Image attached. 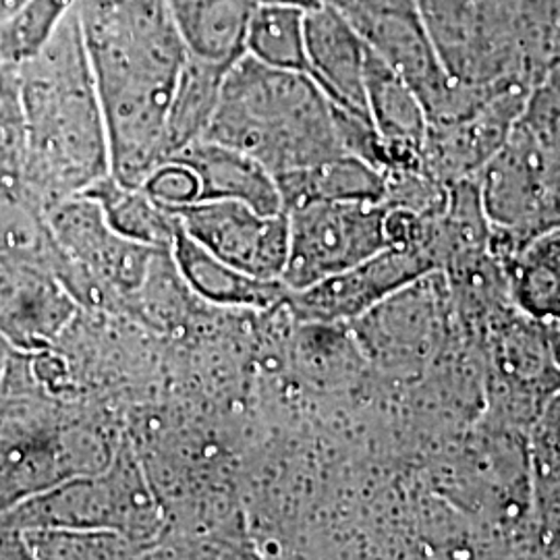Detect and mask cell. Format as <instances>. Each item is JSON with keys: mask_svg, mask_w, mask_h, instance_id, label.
<instances>
[{"mask_svg": "<svg viewBox=\"0 0 560 560\" xmlns=\"http://www.w3.org/2000/svg\"><path fill=\"white\" fill-rule=\"evenodd\" d=\"M108 138L110 175L141 187L166 161V122L187 48L168 0H78Z\"/></svg>", "mask_w": 560, "mask_h": 560, "instance_id": "6da1fadb", "label": "cell"}, {"mask_svg": "<svg viewBox=\"0 0 560 560\" xmlns=\"http://www.w3.org/2000/svg\"><path fill=\"white\" fill-rule=\"evenodd\" d=\"M25 159L21 191L46 212L110 175L101 101L75 9L20 62Z\"/></svg>", "mask_w": 560, "mask_h": 560, "instance_id": "7a4b0ae2", "label": "cell"}, {"mask_svg": "<svg viewBox=\"0 0 560 560\" xmlns=\"http://www.w3.org/2000/svg\"><path fill=\"white\" fill-rule=\"evenodd\" d=\"M203 140L249 154L272 177L349 154L320 85L249 55L229 67Z\"/></svg>", "mask_w": 560, "mask_h": 560, "instance_id": "3957f363", "label": "cell"}, {"mask_svg": "<svg viewBox=\"0 0 560 560\" xmlns=\"http://www.w3.org/2000/svg\"><path fill=\"white\" fill-rule=\"evenodd\" d=\"M44 217L62 260V280L80 303L106 295L110 301L133 300L150 282L162 254L171 252L117 233L88 194L52 203Z\"/></svg>", "mask_w": 560, "mask_h": 560, "instance_id": "277c9868", "label": "cell"}, {"mask_svg": "<svg viewBox=\"0 0 560 560\" xmlns=\"http://www.w3.org/2000/svg\"><path fill=\"white\" fill-rule=\"evenodd\" d=\"M13 529H102L129 540L148 538L159 527V511L140 467L125 448L98 474L73 476L30 497L2 520Z\"/></svg>", "mask_w": 560, "mask_h": 560, "instance_id": "5b68a950", "label": "cell"}, {"mask_svg": "<svg viewBox=\"0 0 560 560\" xmlns=\"http://www.w3.org/2000/svg\"><path fill=\"white\" fill-rule=\"evenodd\" d=\"M48 400L0 393V520L42 490L90 469V446Z\"/></svg>", "mask_w": 560, "mask_h": 560, "instance_id": "8992f818", "label": "cell"}, {"mask_svg": "<svg viewBox=\"0 0 560 560\" xmlns=\"http://www.w3.org/2000/svg\"><path fill=\"white\" fill-rule=\"evenodd\" d=\"M386 210L384 201H310L289 210L284 287L307 289L388 247Z\"/></svg>", "mask_w": 560, "mask_h": 560, "instance_id": "52a82bcc", "label": "cell"}, {"mask_svg": "<svg viewBox=\"0 0 560 560\" xmlns=\"http://www.w3.org/2000/svg\"><path fill=\"white\" fill-rule=\"evenodd\" d=\"M180 229L219 260L249 277L280 280L289 256L287 212L261 214L235 200L168 206Z\"/></svg>", "mask_w": 560, "mask_h": 560, "instance_id": "ba28073f", "label": "cell"}, {"mask_svg": "<svg viewBox=\"0 0 560 560\" xmlns=\"http://www.w3.org/2000/svg\"><path fill=\"white\" fill-rule=\"evenodd\" d=\"M439 270L421 245H388L358 266L318 280L307 289L289 291L291 312L312 324L360 320L382 301L411 282Z\"/></svg>", "mask_w": 560, "mask_h": 560, "instance_id": "9c48e42d", "label": "cell"}, {"mask_svg": "<svg viewBox=\"0 0 560 560\" xmlns=\"http://www.w3.org/2000/svg\"><path fill=\"white\" fill-rule=\"evenodd\" d=\"M492 386L494 413L511 425H529L560 390V372L555 365L541 322L511 310L492 314Z\"/></svg>", "mask_w": 560, "mask_h": 560, "instance_id": "30bf717a", "label": "cell"}, {"mask_svg": "<svg viewBox=\"0 0 560 560\" xmlns=\"http://www.w3.org/2000/svg\"><path fill=\"white\" fill-rule=\"evenodd\" d=\"M78 305L48 261L0 254V339L13 351H50L75 318Z\"/></svg>", "mask_w": 560, "mask_h": 560, "instance_id": "8fae6325", "label": "cell"}, {"mask_svg": "<svg viewBox=\"0 0 560 560\" xmlns=\"http://www.w3.org/2000/svg\"><path fill=\"white\" fill-rule=\"evenodd\" d=\"M534 85H513L459 119L428 122L423 171L442 183L476 179L509 140Z\"/></svg>", "mask_w": 560, "mask_h": 560, "instance_id": "7c38bea8", "label": "cell"}, {"mask_svg": "<svg viewBox=\"0 0 560 560\" xmlns=\"http://www.w3.org/2000/svg\"><path fill=\"white\" fill-rule=\"evenodd\" d=\"M305 48L310 78L320 85L328 101L370 119L365 104L368 44L335 4L324 2L305 11Z\"/></svg>", "mask_w": 560, "mask_h": 560, "instance_id": "4fadbf2b", "label": "cell"}, {"mask_svg": "<svg viewBox=\"0 0 560 560\" xmlns=\"http://www.w3.org/2000/svg\"><path fill=\"white\" fill-rule=\"evenodd\" d=\"M191 168L198 179V200L243 201L261 214L282 212L279 185L249 154L212 140H198L173 159Z\"/></svg>", "mask_w": 560, "mask_h": 560, "instance_id": "5bb4252c", "label": "cell"}, {"mask_svg": "<svg viewBox=\"0 0 560 560\" xmlns=\"http://www.w3.org/2000/svg\"><path fill=\"white\" fill-rule=\"evenodd\" d=\"M171 254L180 279L185 280L201 300L217 305L254 307L264 310L284 303L289 289L282 280H261L249 277L233 266L219 260L200 243L191 240L183 229H177Z\"/></svg>", "mask_w": 560, "mask_h": 560, "instance_id": "9a60e30c", "label": "cell"}, {"mask_svg": "<svg viewBox=\"0 0 560 560\" xmlns=\"http://www.w3.org/2000/svg\"><path fill=\"white\" fill-rule=\"evenodd\" d=\"M187 52L231 67L245 55L256 0H168Z\"/></svg>", "mask_w": 560, "mask_h": 560, "instance_id": "2e32d148", "label": "cell"}, {"mask_svg": "<svg viewBox=\"0 0 560 560\" xmlns=\"http://www.w3.org/2000/svg\"><path fill=\"white\" fill-rule=\"evenodd\" d=\"M275 180L284 212L310 201L386 200L384 175L355 154H340L316 166L279 175Z\"/></svg>", "mask_w": 560, "mask_h": 560, "instance_id": "e0dca14e", "label": "cell"}, {"mask_svg": "<svg viewBox=\"0 0 560 560\" xmlns=\"http://www.w3.org/2000/svg\"><path fill=\"white\" fill-rule=\"evenodd\" d=\"M509 298L521 314L560 322V226L525 241L504 261Z\"/></svg>", "mask_w": 560, "mask_h": 560, "instance_id": "ac0fdd59", "label": "cell"}, {"mask_svg": "<svg viewBox=\"0 0 560 560\" xmlns=\"http://www.w3.org/2000/svg\"><path fill=\"white\" fill-rule=\"evenodd\" d=\"M229 67L187 55L166 122V161L194 141L203 140L221 98ZM164 161V162H166Z\"/></svg>", "mask_w": 560, "mask_h": 560, "instance_id": "d6986e66", "label": "cell"}, {"mask_svg": "<svg viewBox=\"0 0 560 560\" xmlns=\"http://www.w3.org/2000/svg\"><path fill=\"white\" fill-rule=\"evenodd\" d=\"M81 194L101 203L106 221L120 235L171 249L179 219L168 206L148 196L141 187H125L108 175Z\"/></svg>", "mask_w": 560, "mask_h": 560, "instance_id": "ffe728a7", "label": "cell"}, {"mask_svg": "<svg viewBox=\"0 0 560 560\" xmlns=\"http://www.w3.org/2000/svg\"><path fill=\"white\" fill-rule=\"evenodd\" d=\"M245 55L268 67L310 75L305 48V11L289 4L258 2L249 21Z\"/></svg>", "mask_w": 560, "mask_h": 560, "instance_id": "44dd1931", "label": "cell"}, {"mask_svg": "<svg viewBox=\"0 0 560 560\" xmlns=\"http://www.w3.org/2000/svg\"><path fill=\"white\" fill-rule=\"evenodd\" d=\"M30 559H122L138 548L117 532L102 529H25Z\"/></svg>", "mask_w": 560, "mask_h": 560, "instance_id": "7402d4cb", "label": "cell"}, {"mask_svg": "<svg viewBox=\"0 0 560 560\" xmlns=\"http://www.w3.org/2000/svg\"><path fill=\"white\" fill-rule=\"evenodd\" d=\"M75 4L78 0H27L0 36V60L20 65L34 57Z\"/></svg>", "mask_w": 560, "mask_h": 560, "instance_id": "603a6c76", "label": "cell"}, {"mask_svg": "<svg viewBox=\"0 0 560 560\" xmlns=\"http://www.w3.org/2000/svg\"><path fill=\"white\" fill-rule=\"evenodd\" d=\"M25 125L21 108L20 65L0 60V189H21Z\"/></svg>", "mask_w": 560, "mask_h": 560, "instance_id": "cb8c5ba5", "label": "cell"}, {"mask_svg": "<svg viewBox=\"0 0 560 560\" xmlns=\"http://www.w3.org/2000/svg\"><path fill=\"white\" fill-rule=\"evenodd\" d=\"M141 189L164 206H183L198 200V179L185 164L177 161L162 162L143 180Z\"/></svg>", "mask_w": 560, "mask_h": 560, "instance_id": "d4e9b609", "label": "cell"}, {"mask_svg": "<svg viewBox=\"0 0 560 560\" xmlns=\"http://www.w3.org/2000/svg\"><path fill=\"white\" fill-rule=\"evenodd\" d=\"M326 2L335 4L351 23L376 18V15H386V13L420 11L418 0H326Z\"/></svg>", "mask_w": 560, "mask_h": 560, "instance_id": "484cf974", "label": "cell"}, {"mask_svg": "<svg viewBox=\"0 0 560 560\" xmlns=\"http://www.w3.org/2000/svg\"><path fill=\"white\" fill-rule=\"evenodd\" d=\"M0 559H30L27 546L20 529L0 523Z\"/></svg>", "mask_w": 560, "mask_h": 560, "instance_id": "4316f807", "label": "cell"}, {"mask_svg": "<svg viewBox=\"0 0 560 560\" xmlns=\"http://www.w3.org/2000/svg\"><path fill=\"white\" fill-rule=\"evenodd\" d=\"M541 326H544V335H546L548 347H550L552 361L560 372V322H541Z\"/></svg>", "mask_w": 560, "mask_h": 560, "instance_id": "83f0119b", "label": "cell"}, {"mask_svg": "<svg viewBox=\"0 0 560 560\" xmlns=\"http://www.w3.org/2000/svg\"><path fill=\"white\" fill-rule=\"evenodd\" d=\"M25 2L27 0H0V36L7 30V25L20 15Z\"/></svg>", "mask_w": 560, "mask_h": 560, "instance_id": "f1b7e54d", "label": "cell"}, {"mask_svg": "<svg viewBox=\"0 0 560 560\" xmlns=\"http://www.w3.org/2000/svg\"><path fill=\"white\" fill-rule=\"evenodd\" d=\"M256 2H272V4H289V7H298L303 11H312L316 7L324 4L326 0H256Z\"/></svg>", "mask_w": 560, "mask_h": 560, "instance_id": "f546056e", "label": "cell"}, {"mask_svg": "<svg viewBox=\"0 0 560 560\" xmlns=\"http://www.w3.org/2000/svg\"><path fill=\"white\" fill-rule=\"evenodd\" d=\"M544 540L550 544V548L552 550H557L560 555V521L552 527V529H548L546 534H544Z\"/></svg>", "mask_w": 560, "mask_h": 560, "instance_id": "4dcf8cb0", "label": "cell"}, {"mask_svg": "<svg viewBox=\"0 0 560 560\" xmlns=\"http://www.w3.org/2000/svg\"><path fill=\"white\" fill-rule=\"evenodd\" d=\"M555 44H560V21L559 25H557V32H555V38H552V46H555ZM552 46H550V48H552ZM548 59H550V57H548Z\"/></svg>", "mask_w": 560, "mask_h": 560, "instance_id": "1f68e13d", "label": "cell"}, {"mask_svg": "<svg viewBox=\"0 0 560 560\" xmlns=\"http://www.w3.org/2000/svg\"><path fill=\"white\" fill-rule=\"evenodd\" d=\"M552 402H555V405H557V409H559V413H560V390H559V393H557V395H555V397H552Z\"/></svg>", "mask_w": 560, "mask_h": 560, "instance_id": "d6a6232c", "label": "cell"}]
</instances>
